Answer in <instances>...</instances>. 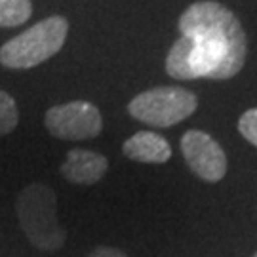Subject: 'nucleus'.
I'll return each instance as SVG.
<instances>
[{
    "label": "nucleus",
    "mask_w": 257,
    "mask_h": 257,
    "mask_svg": "<svg viewBox=\"0 0 257 257\" xmlns=\"http://www.w3.org/2000/svg\"><path fill=\"white\" fill-rule=\"evenodd\" d=\"M179 31L185 37L200 38L213 46L225 61L227 76L232 78L246 63L248 44L238 18L219 2H194L179 18Z\"/></svg>",
    "instance_id": "1"
},
{
    "label": "nucleus",
    "mask_w": 257,
    "mask_h": 257,
    "mask_svg": "<svg viewBox=\"0 0 257 257\" xmlns=\"http://www.w3.org/2000/svg\"><path fill=\"white\" fill-rule=\"evenodd\" d=\"M18 217L33 246L44 251L63 248L67 230L57 219V196L44 183L27 185L18 196Z\"/></svg>",
    "instance_id": "2"
},
{
    "label": "nucleus",
    "mask_w": 257,
    "mask_h": 257,
    "mask_svg": "<svg viewBox=\"0 0 257 257\" xmlns=\"http://www.w3.org/2000/svg\"><path fill=\"white\" fill-rule=\"evenodd\" d=\"M69 35V19L50 16L23 31L0 48V65L6 69H33L54 57Z\"/></svg>",
    "instance_id": "3"
},
{
    "label": "nucleus",
    "mask_w": 257,
    "mask_h": 257,
    "mask_svg": "<svg viewBox=\"0 0 257 257\" xmlns=\"http://www.w3.org/2000/svg\"><path fill=\"white\" fill-rule=\"evenodd\" d=\"M198 107L193 92L177 86H158L138 93L128 105V112L136 120L155 126L170 128L189 118Z\"/></svg>",
    "instance_id": "4"
},
{
    "label": "nucleus",
    "mask_w": 257,
    "mask_h": 257,
    "mask_svg": "<svg viewBox=\"0 0 257 257\" xmlns=\"http://www.w3.org/2000/svg\"><path fill=\"white\" fill-rule=\"evenodd\" d=\"M48 132L63 141L93 139L103 132L99 109L90 101H71L48 109L44 116Z\"/></svg>",
    "instance_id": "5"
},
{
    "label": "nucleus",
    "mask_w": 257,
    "mask_h": 257,
    "mask_svg": "<svg viewBox=\"0 0 257 257\" xmlns=\"http://www.w3.org/2000/svg\"><path fill=\"white\" fill-rule=\"evenodd\" d=\"M181 151L189 168L204 181L217 183L227 174V156L215 139L200 130H189L181 138Z\"/></svg>",
    "instance_id": "6"
},
{
    "label": "nucleus",
    "mask_w": 257,
    "mask_h": 257,
    "mask_svg": "<svg viewBox=\"0 0 257 257\" xmlns=\"http://www.w3.org/2000/svg\"><path fill=\"white\" fill-rule=\"evenodd\" d=\"M109 170V160L103 155L88 149H73L67 153L61 164V175L76 185H93Z\"/></svg>",
    "instance_id": "7"
},
{
    "label": "nucleus",
    "mask_w": 257,
    "mask_h": 257,
    "mask_svg": "<svg viewBox=\"0 0 257 257\" xmlns=\"http://www.w3.org/2000/svg\"><path fill=\"white\" fill-rule=\"evenodd\" d=\"M122 153L130 160L145 164H164L172 158V147L162 136L155 132H138L124 141Z\"/></svg>",
    "instance_id": "8"
},
{
    "label": "nucleus",
    "mask_w": 257,
    "mask_h": 257,
    "mask_svg": "<svg viewBox=\"0 0 257 257\" xmlns=\"http://www.w3.org/2000/svg\"><path fill=\"white\" fill-rule=\"evenodd\" d=\"M33 14L31 0H0V29L19 27Z\"/></svg>",
    "instance_id": "9"
},
{
    "label": "nucleus",
    "mask_w": 257,
    "mask_h": 257,
    "mask_svg": "<svg viewBox=\"0 0 257 257\" xmlns=\"http://www.w3.org/2000/svg\"><path fill=\"white\" fill-rule=\"evenodd\" d=\"M19 109L8 92L0 90V136H8L18 128Z\"/></svg>",
    "instance_id": "10"
},
{
    "label": "nucleus",
    "mask_w": 257,
    "mask_h": 257,
    "mask_svg": "<svg viewBox=\"0 0 257 257\" xmlns=\"http://www.w3.org/2000/svg\"><path fill=\"white\" fill-rule=\"evenodd\" d=\"M238 132L248 139L251 145L257 147V107L248 109L238 120Z\"/></svg>",
    "instance_id": "11"
},
{
    "label": "nucleus",
    "mask_w": 257,
    "mask_h": 257,
    "mask_svg": "<svg viewBox=\"0 0 257 257\" xmlns=\"http://www.w3.org/2000/svg\"><path fill=\"white\" fill-rule=\"evenodd\" d=\"M90 257H128L124 251H120L116 248H107V246H101V248H97L93 251Z\"/></svg>",
    "instance_id": "12"
},
{
    "label": "nucleus",
    "mask_w": 257,
    "mask_h": 257,
    "mask_svg": "<svg viewBox=\"0 0 257 257\" xmlns=\"http://www.w3.org/2000/svg\"><path fill=\"white\" fill-rule=\"evenodd\" d=\"M253 257H257V253H255V255H253Z\"/></svg>",
    "instance_id": "13"
}]
</instances>
